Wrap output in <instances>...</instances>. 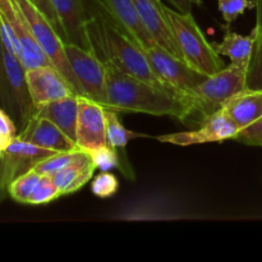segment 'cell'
I'll list each match as a JSON object with an SVG mask.
<instances>
[{"instance_id":"29","label":"cell","mask_w":262,"mask_h":262,"mask_svg":"<svg viewBox=\"0 0 262 262\" xmlns=\"http://www.w3.org/2000/svg\"><path fill=\"white\" fill-rule=\"evenodd\" d=\"M119 188V181L110 171H101L94 178L91 183V191L100 199H107L117 193Z\"/></svg>"},{"instance_id":"1","label":"cell","mask_w":262,"mask_h":262,"mask_svg":"<svg viewBox=\"0 0 262 262\" xmlns=\"http://www.w3.org/2000/svg\"><path fill=\"white\" fill-rule=\"evenodd\" d=\"M106 67V109L125 113L168 117L184 122L193 113L196 105L191 95L168 87H159L143 79L119 71L110 64Z\"/></svg>"},{"instance_id":"32","label":"cell","mask_w":262,"mask_h":262,"mask_svg":"<svg viewBox=\"0 0 262 262\" xmlns=\"http://www.w3.org/2000/svg\"><path fill=\"white\" fill-rule=\"evenodd\" d=\"M17 135V127L13 123V118L0 107V154Z\"/></svg>"},{"instance_id":"25","label":"cell","mask_w":262,"mask_h":262,"mask_svg":"<svg viewBox=\"0 0 262 262\" xmlns=\"http://www.w3.org/2000/svg\"><path fill=\"white\" fill-rule=\"evenodd\" d=\"M253 30L256 32V38L247 67L246 86L248 90H262V27H255Z\"/></svg>"},{"instance_id":"27","label":"cell","mask_w":262,"mask_h":262,"mask_svg":"<svg viewBox=\"0 0 262 262\" xmlns=\"http://www.w3.org/2000/svg\"><path fill=\"white\" fill-rule=\"evenodd\" d=\"M89 152L91 155L92 161L96 165V169H99V170L110 171L120 166V159L119 155H118V150L112 147V146H101V147L89 151Z\"/></svg>"},{"instance_id":"22","label":"cell","mask_w":262,"mask_h":262,"mask_svg":"<svg viewBox=\"0 0 262 262\" xmlns=\"http://www.w3.org/2000/svg\"><path fill=\"white\" fill-rule=\"evenodd\" d=\"M105 118H106V145L112 146L117 150L125 148L130 140L148 137L145 133L132 132V130L127 129L120 123L119 118H118V112L115 110L105 109Z\"/></svg>"},{"instance_id":"19","label":"cell","mask_w":262,"mask_h":262,"mask_svg":"<svg viewBox=\"0 0 262 262\" xmlns=\"http://www.w3.org/2000/svg\"><path fill=\"white\" fill-rule=\"evenodd\" d=\"M118 25L138 43L151 45L156 43L141 22L132 0H100Z\"/></svg>"},{"instance_id":"31","label":"cell","mask_w":262,"mask_h":262,"mask_svg":"<svg viewBox=\"0 0 262 262\" xmlns=\"http://www.w3.org/2000/svg\"><path fill=\"white\" fill-rule=\"evenodd\" d=\"M234 141L243 145L262 147V117L245 129L239 130L234 137Z\"/></svg>"},{"instance_id":"11","label":"cell","mask_w":262,"mask_h":262,"mask_svg":"<svg viewBox=\"0 0 262 262\" xmlns=\"http://www.w3.org/2000/svg\"><path fill=\"white\" fill-rule=\"evenodd\" d=\"M51 4L64 42L91 51L87 36L89 0H51Z\"/></svg>"},{"instance_id":"13","label":"cell","mask_w":262,"mask_h":262,"mask_svg":"<svg viewBox=\"0 0 262 262\" xmlns=\"http://www.w3.org/2000/svg\"><path fill=\"white\" fill-rule=\"evenodd\" d=\"M26 79L35 109L40 105L76 95L69 82L53 66L28 69Z\"/></svg>"},{"instance_id":"17","label":"cell","mask_w":262,"mask_h":262,"mask_svg":"<svg viewBox=\"0 0 262 262\" xmlns=\"http://www.w3.org/2000/svg\"><path fill=\"white\" fill-rule=\"evenodd\" d=\"M78 97L77 95L55 100L48 104L40 105L35 109L33 117L46 118L58 125L72 141L76 142L77 118H78ZM77 145V143H76Z\"/></svg>"},{"instance_id":"9","label":"cell","mask_w":262,"mask_h":262,"mask_svg":"<svg viewBox=\"0 0 262 262\" xmlns=\"http://www.w3.org/2000/svg\"><path fill=\"white\" fill-rule=\"evenodd\" d=\"M56 154L14 137L0 154V187L8 191L9 184L22 174L32 170L40 161Z\"/></svg>"},{"instance_id":"23","label":"cell","mask_w":262,"mask_h":262,"mask_svg":"<svg viewBox=\"0 0 262 262\" xmlns=\"http://www.w3.org/2000/svg\"><path fill=\"white\" fill-rule=\"evenodd\" d=\"M41 178H42V176L40 173H37L35 169H32V170L27 171V173L22 174L20 177L15 178L9 184V187H8V194L14 201L19 202V204H28L31 194L33 193L37 184L40 183Z\"/></svg>"},{"instance_id":"30","label":"cell","mask_w":262,"mask_h":262,"mask_svg":"<svg viewBox=\"0 0 262 262\" xmlns=\"http://www.w3.org/2000/svg\"><path fill=\"white\" fill-rule=\"evenodd\" d=\"M217 4L228 26L238 19V17H241L247 9L255 8V4L251 0H217Z\"/></svg>"},{"instance_id":"7","label":"cell","mask_w":262,"mask_h":262,"mask_svg":"<svg viewBox=\"0 0 262 262\" xmlns=\"http://www.w3.org/2000/svg\"><path fill=\"white\" fill-rule=\"evenodd\" d=\"M66 53L84 96L106 109V67L92 51L66 43Z\"/></svg>"},{"instance_id":"34","label":"cell","mask_w":262,"mask_h":262,"mask_svg":"<svg viewBox=\"0 0 262 262\" xmlns=\"http://www.w3.org/2000/svg\"><path fill=\"white\" fill-rule=\"evenodd\" d=\"M256 8V28L262 27V0H253Z\"/></svg>"},{"instance_id":"6","label":"cell","mask_w":262,"mask_h":262,"mask_svg":"<svg viewBox=\"0 0 262 262\" xmlns=\"http://www.w3.org/2000/svg\"><path fill=\"white\" fill-rule=\"evenodd\" d=\"M140 46L156 76L177 91L189 95L207 77L158 43Z\"/></svg>"},{"instance_id":"24","label":"cell","mask_w":262,"mask_h":262,"mask_svg":"<svg viewBox=\"0 0 262 262\" xmlns=\"http://www.w3.org/2000/svg\"><path fill=\"white\" fill-rule=\"evenodd\" d=\"M86 152L84 150H77L73 151H63V152H56L54 155L49 156V158L43 159L42 161L37 164L35 166V170L37 173H40L41 176H54L55 173H58L59 170L64 169L66 166L71 165L72 163L78 160L83 154Z\"/></svg>"},{"instance_id":"8","label":"cell","mask_w":262,"mask_h":262,"mask_svg":"<svg viewBox=\"0 0 262 262\" xmlns=\"http://www.w3.org/2000/svg\"><path fill=\"white\" fill-rule=\"evenodd\" d=\"M0 14L7 19L17 43V58L26 71L43 66H51L50 60L33 36L27 19L15 0H0Z\"/></svg>"},{"instance_id":"15","label":"cell","mask_w":262,"mask_h":262,"mask_svg":"<svg viewBox=\"0 0 262 262\" xmlns=\"http://www.w3.org/2000/svg\"><path fill=\"white\" fill-rule=\"evenodd\" d=\"M17 136L20 140L55 152L73 151L78 148L74 141H72L58 125L46 118L32 117Z\"/></svg>"},{"instance_id":"2","label":"cell","mask_w":262,"mask_h":262,"mask_svg":"<svg viewBox=\"0 0 262 262\" xmlns=\"http://www.w3.org/2000/svg\"><path fill=\"white\" fill-rule=\"evenodd\" d=\"M89 15L87 36L91 51L100 60L155 86L173 89L156 76L142 48L118 25L100 0H89Z\"/></svg>"},{"instance_id":"16","label":"cell","mask_w":262,"mask_h":262,"mask_svg":"<svg viewBox=\"0 0 262 262\" xmlns=\"http://www.w3.org/2000/svg\"><path fill=\"white\" fill-rule=\"evenodd\" d=\"M4 63L10 92H12L18 110V123H19L20 129H23L26 124L30 122L31 118L35 115V105H33L32 97H31L27 79H26V69L23 68L17 55L5 49Z\"/></svg>"},{"instance_id":"28","label":"cell","mask_w":262,"mask_h":262,"mask_svg":"<svg viewBox=\"0 0 262 262\" xmlns=\"http://www.w3.org/2000/svg\"><path fill=\"white\" fill-rule=\"evenodd\" d=\"M61 196L60 191L55 183L53 182L51 177L42 176L40 183L37 184L33 193L31 194L28 205H43L49 204V202L54 201V200L59 199Z\"/></svg>"},{"instance_id":"18","label":"cell","mask_w":262,"mask_h":262,"mask_svg":"<svg viewBox=\"0 0 262 262\" xmlns=\"http://www.w3.org/2000/svg\"><path fill=\"white\" fill-rule=\"evenodd\" d=\"M223 110L238 129H245L262 117V90H243L234 95L223 106Z\"/></svg>"},{"instance_id":"5","label":"cell","mask_w":262,"mask_h":262,"mask_svg":"<svg viewBox=\"0 0 262 262\" xmlns=\"http://www.w3.org/2000/svg\"><path fill=\"white\" fill-rule=\"evenodd\" d=\"M23 15L27 19L33 36L38 42L40 48L48 56L51 66L69 82L77 96H84L81 84L77 81L72 67L69 64L68 56L66 53V42L59 35L58 31L53 27L48 18L35 7L31 0H15Z\"/></svg>"},{"instance_id":"35","label":"cell","mask_w":262,"mask_h":262,"mask_svg":"<svg viewBox=\"0 0 262 262\" xmlns=\"http://www.w3.org/2000/svg\"><path fill=\"white\" fill-rule=\"evenodd\" d=\"M7 194H8L7 189H4V188H2V187H0V202H2L3 200L5 199V197H7Z\"/></svg>"},{"instance_id":"14","label":"cell","mask_w":262,"mask_h":262,"mask_svg":"<svg viewBox=\"0 0 262 262\" xmlns=\"http://www.w3.org/2000/svg\"><path fill=\"white\" fill-rule=\"evenodd\" d=\"M136 12L147 32L158 45L182 58L171 28L165 14V5L161 0H132ZM183 59V58H182Z\"/></svg>"},{"instance_id":"3","label":"cell","mask_w":262,"mask_h":262,"mask_svg":"<svg viewBox=\"0 0 262 262\" xmlns=\"http://www.w3.org/2000/svg\"><path fill=\"white\" fill-rule=\"evenodd\" d=\"M165 14L182 58L196 71L211 76L225 67L214 45L206 40L192 13H182L165 7Z\"/></svg>"},{"instance_id":"33","label":"cell","mask_w":262,"mask_h":262,"mask_svg":"<svg viewBox=\"0 0 262 262\" xmlns=\"http://www.w3.org/2000/svg\"><path fill=\"white\" fill-rule=\"evenodd\" d=\"M176 7L177 10L182 13H192V7L194 3H200V0H169Z\"/></svg>"},{"instance_id":"4","label":"cell","mask_w":262,"mask_h":262,"mask_svg":"<svg viewBox=\"0 0 262 262\" xmlns=\"http://www.w3.org/2000/svg\"><path fill=\"white\" fill-rule=\"evenodd\" d=\"M246 78L247 66L234 63H230L216 73L207 76L204 82L189 94L196 105V112L201 113L202 117L206 118L222 110L234 95L247 89Z\"/></svg>"},{"instance_id":"10","label":"cell","mask_w":262,"mask_h":262,"mask_svg":"<svg viewBox=\"0 0 262 262\" xmlns=\"http://www.w3.org/2000/svg\"><path fill=\"white\" fill-rule=\"evenodd\" d=\"M238 132L239 129L237 125L222 109L204 118L201 127L197 129L159 136L156 137V140H159L160 142H168L178 146H191L199 145V143L223 142L227 140H234Z\"/></svg>"},{"instance_id":"26","label":"cell","mask_w":262,"mask_h":262,"mask_svg":"<svg viewBox=\"0 0 262 262\" xmlns=\"http://www.w3.org/2000/svg\"><path fill=\"white\" fill-rule=\"evenodd\" d=\"M0 104L2 107L10 115L12 118H17L18 120V110L15 106L14 99L10 92L9 81H8L7 69L4 63V46H3L2 37H0Z\"/></svg>"},{"instance_id":"12","label":"cell","mask_w":262,"mask_h":262,"mask_svg":"<svg viewBox=\"0 0 262 262\" xmlns=\"http://www.w3.org/2000/svg\"><path fill=\"white\" fill-rule=\"evenodd\" d=\"M76 143L79 150L84 151L106 145L105 107L89 97H78Z\"/></svg>"},{"instance_id":"21","label":"cell","mask_w":262,"mask_h":262,"mask_svg":"<svg viewBox=\"0 0 262 262\" xmlns=\"http://www.w3.org/2000/svg\"><path fill=\"white\" fill-rule=\"evenodd\" d=\"M255 38V30L251 32V35L245 36L233 32V31H230L229 26H227L224 38H223L222 42H214L212 45H214L217 54L228 56L232 63L248 67L251 55H252Z\"/></svg>"},{"instance_id":"20","label":"cell","mask_w":262,"mask_h":262,"mask_svg":"<svg viewBox=\"0 0 262 262\" xmlns=\"http://www.w3.org/2000/svg\"><path fill=\"white\" fill-rule=\"evenodd\" d=\"M95 170H97L96 165L92 161L89 151H86L78 160L51 176V179L60 191L61 196H66V194L74 193L81 189L87 182L91 181Z\"/></svg>"}]
</instances>
